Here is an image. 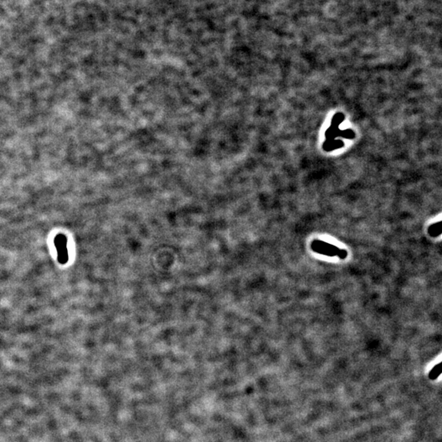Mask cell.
Returning <instances> with one entry per match:
<instances>
[{"label":"cell","mask_w":442,"mask_h":442,"mask_svg":"<svg viewBox=\"0 0 442 442\" xmlns=\"http://www.w3.org/2000/svg\"><path fill=\"white\" fill-rule=\"evenodd\" d=\"M441 365H442V363H439V364H438V365H436L435 367L433 368V370L431 371L430 375H429L430 379H437V378H438V377L440 375Z\"/></svg>","instance_id":"cell-4"},{"label":"cell","mask_w":442,"mask_h":442,"mask_svg":"<svg viewBox=\"0 0 442 442\" xmlns=\"http://www.w3.org/2000/svg\"><path fill=\"white\" fill-rule=\"evenodd\" d=\"M428 233L432 237H438L442 234V227L441 222H438L436 225H433L428 229Z\"/></svg>","instance_id":"cell-3"},{"label":"cell","mask_w":442,"mask_h":442,"mask_svg":"<svg viewBox=\"0 0 442 442\" xmlns=\"http://www.w3.org/2000/svg\"><path fill=\"white\" fill-rule=\"evenodd\" d=\"M66 238L63 234H59L54 239V244L58 252V260L61 264H65L68 260L67 247H66Z\"/></svg>","instance_id":"cell-2"},{"label":"cell","mask_w":442,"mask_h":442,"mask_svg":"<svg viewBox=\"0 0 442 442\" xmlns=\"http://www.w3.org/2000/svg\"><path fill=\"white\" fill-rule=\"evenodd\" d=\"M311 248L314 252L327 256H338L341 259H346L347 256L346 250H342L336 246L319 240H315L311 244Z\"/></svg>","instance_id":"cell-1"}]
</instances>
